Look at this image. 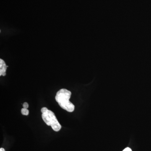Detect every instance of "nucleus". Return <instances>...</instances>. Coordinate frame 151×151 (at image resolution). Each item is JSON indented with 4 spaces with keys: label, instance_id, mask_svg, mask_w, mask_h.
Here are the masks:
<instances>
[{
    "label": "nucleus",
    "instance_id": "nucleus-5",
    "mask_svg": "<svg viewBox=\"0 0 151 151\" xmlns=\"http://www.w3.org/2000/svg\"><path fill=\"white\" fill-rule=\"evenodd\" d=\"M23 107L25 109H27L29 108V104L27 103H24L23 105Z\"/></svg>",
    "mask_w": 151,
    "mask_h": 151
},
{
    "label": "nucleus",
    "instance_id": "nucleus-7",
    "mask_svg": "<svg viewBox=\"0 0 151 151\" xmlns=\"http://www.w3.org/2000/svg\"><path fill=\"white\" fill-rule=\"evenodd\" d=\"M123 151H132V150H131V149H130V148L127 147L126 148L124 149V150Z\"/></svg>",
    "mask_w": 151,
    "mask_h": 151
},
{
    "label": "nucleus",
    "instance_id": "nucleus-4",
    "mask_svg": "<svg viewBox=\"0 0 151 151\" xmlns=\"http://www.w3.org/2000/svg\"><path fill=\"white\" fill-rule=\"evenodd\" d=\"M21 113L24 116H28L29 113V111L27 109H25V108H22L21 110Z\"/></svg>",
    "mask_w": 151,
    "mask_h": 151
},
{
    "label": "nucleus",
    "instance_id": "nucleus-6",
    "mask_svg": "<svg viewBox=\"0 0 151 151\" xmlns=\"http://www.w3.org/2000/svg\"><path fill=\"white\" fill-rule=\"evenodd\" d=\"M47 110H48V109L46 108V107H43V108H42L41 111L42 113H44V112H46Z\"/></svg>",
    "mask_w": 151,
    "mask_h": 151
},
{
    "label": "nucleus",
    "instance_id": "nucleus-3",
    "mask_svg": "<svg viewBox=\"0 0 151 151\" xmlns=\"http://www.w3.org/2000/svg\"><path fill=\"white\" fill-rule=\"evenodd\" d=\"M8 66L6 65L5 62L3 59H0V76H5L6 70Z\"/></svg>",
    "mask_w": 151,
    "mask_h": 151
},
{
    "label": "nucleus",
    "instance_id": "nucleus-8",
    "mask_svg": "<svg viewBox=\"0 0 151 151\" xmlns=\"http://www.w3.org/2000/svg\"><path fill=\"white\" fill-rule=\"evenodd\" d=\"M0 151H5V150L3 148H1L0 149Z\"/></svg>",
    "mask_w": 151,
    "mask_h": 151
},
{
    "label": "nucleus",
    "instance_id": "nucleus-1",
    "mask_svg": "<svg viewBox=\"0 0 151 151\" xmlns=\"http://www.w3.org/2000/svg\"><path fill=\"white\" fill-rule=\"evenodd\" d=\"M71 95L70 91L62 89L57 92L55 97V100L60 106L68 112H73L75 109V106L69 100Z\"/></svg>",
    "mask_w": 151,
    "mask_h": 151
},
{
    "label": "nucleus",
    "instance_id": "nucleus-2",
    "mask_svg": "<svg viewBox=\"0 0 151 151\" xmlns=\"http://www.w3.org/2000/svg\"><path fill=\"white\" fill-rule=\"evenodd\" d=\"M42 117L44 122L49 126H51L55 132H58L61 129V126L57 119L55 114L52 111L48 110L42 113Z\"/></svg>",
    "mask_w": 151,
    "mask_h": 151
}]
</instances>
